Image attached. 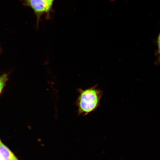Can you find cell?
I'll list each match as a JSON object with an SVG mask.
<instances>
[{"mask_svg":"<svg viewBox=\"0 0 160 160\" xmlns=\"http://www.w3.org/2000/svg\"><path fill=\"white\" fill-rule=\"evenodd\" d=\"M8 74L7 73L0 76V94L8 80Z\"/></svg>","mask_w":160,"mask_h":160,"instance_id":"5","label":"cell"},{"mask_svg":"<svg viewBox=\"0 0 160 160\" xmlns=\"http://www.w3.org/2000/svg\"><path fill=\"white\" fill-rule=\"evenodd\" d=\"M0 160H5L0 155Z\"/></svg>","mask_w":160,"mask_h":160,"instance_id":"7","label":"cell"},{"mask_svg":"<svg viewBox=\"0 0 160 160\" xmlns=\"http://www.w3.org/2000/svg\"><path fill=\"white\" fill-rule=\"evenodd\" d=\"M157 44L158 49L156 53L157 59L155 64L156 65H160V31L158 36Z\"/></svg>","mask_w":160,"mask_h":160,"instance_id":"4","label":"cell"},{"mask_svg":"<svg viewBox=\"0 0 160 160\" xmlns=\"http://www.w3.org/2000/svg\"><path fill=\"white\" fill-rule=\"evenodd\" d=\"M76 104L79 114L86 115L95 111L100 106L103 92L96 85L84 90L79 89Z\"/></svg>","mask_w":160,"mask_h":160,"instance_id":"1","label":"cell"},{"mask_svg":"<svg viewBox=\"0 0 160 160\" xmlns=\"http://www.w3.org/2000/svg\"><path fill=\"white\" fill-rule=\"evenodd\" d=\"M55 0H25V5L30 7L33 11L37 18V25L38 26L41 16L46 15L47 19L49 18L52 11V6Z\"/></svg>","mask_w":160,"mask_h":160,"instance_id":"2","label":"cell"},{"mask_svg":"<svg viewBox=\"0 0 160 160\" xmlns=\"http://www.w3.org/2000/svg\"><path fill=\"white\" fill-rule=\"evenodd\" d=\"M7 160H18L17 158L14 156L11 159Z\"/></svg>","mask_w":160,"mask_h":160,"instance_id":"6","label":"cell"},{"mask_svg":"<svg viewBox=\"0 0 160 160\" xmlns=\"http://www.w3.org/2000/svg\"><path fill=\"white\" fill-rule=\"evenodd\" d=\"M0 155L5 160L11 159L15 156L10 150L1 142L0 143Z\"/></svg>","mask_w":160,"mask_h":160,"instance_id":"3","label":"cell"},{"mask_svg":"<svg viewBox=\"0 0 160 160\" xmlns=\"http://www.w3.org/2000/svg\"><path fill=\"white\" fill-rule=\"evenodd\" d=\"M1 140H0V143H1Z\"/></svg>","mask_w":160,"mask_h":160,"instance_id":"8","label":"cell"}]
</instances>
